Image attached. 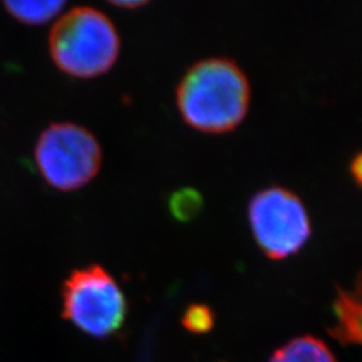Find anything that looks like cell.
I'll return each instance as SVG.
<instances>
[{
  "label": "cell",
  "mask_w": 362,
  "mask_h": 362,
  "mask_svg": "<svg viewBox=\"0 0 362 362\" xmlns=\"http://www.w3.org/2000/svg\"><path fill=\"white\" fill-rule=\"evenodd\" d=\"M251 88L245 71L231 59L207 58L184 74L176 89L182 119L194 129L221 134L247 116Z\"/></svg>",
  "instance_id": "1"
},
{
  "label": "cell",
  "mask_w": 362,
  "mask_h": 362,
  "mask_svg": "<svg viewBox=\"0 0 362 362\" xmlns=\"http://www.w3.org/2000/svg\"><path fill=\"white\" fill-rule=\"evenodd\" d=\"M52 61L71 77L95 78L116 65L121 39L112 19L91 7H76L54 25L49 39Z\"/></svg>",
  "instance_id": "2"
},
{
  "label": "cell",
  "mask_w": 362,
  "mask_h": 362,
  "mask_svg": "<svg viewBox=\"0 0 362 362\" xmlns=\"http://www.w3.org/2000/svg\"><path fill=\"white\" fill-rule=\"evenodd\" d=\"M127 298L113 275L98 264L70 274L62 288V315L81 332L107 338L122 327Z\"/></svg>",
  "instance_id": "3"
},
{
  "label": "cell",
  "mask_w": 362,
  "mask_h": 362,
  "mask_svg": "<svg viewBox=\"0 0 362 362\" xmlns=\"http://www.w3.org/2000/svg\"><path fill=\"white\" fill-rule=\"evenodd\" d=\"M35 163L49 185L70 192L85 187L98 175L103 149L86 128L57 122L42 132L35 145Z\"/></svg>",
  "instance_id": "4"
},
{
  "label": "cell",
  "mask_w": 362,
  "mask_h": 362,
  "mask_svg": "<svg viewBox=\"0 0 362 362\" xmlns=\"http://www.w3.org/2000/svg\"><path fill=\"white\" fill-rule=\"evenodd\" d=\"M248 221L259 248L274 260L296 255L310 239L308 209L299 196L282 187H269L251 199Z\"/></svg>",
  "instance_id": "5"
},
{
  "label": "cell",
  "mask_w": 362,
  "mask_h": 362,
  "mask_svg": "<svg viewBox=\"0 0 362 362\" xmlns=\"http://www.w3.org/2000/svg\"><path fill=\"white\" fill-rule=\"evenodd\" d=\"M336 322L327 329L329 334L339 344L360 345L361 344V297L360 287L356 291L338 288L333 302Z\"/></svg>",
  "instance_id": "6"
},
{
  "label": "cell",
  "mask_w": 362,
  "mask_h": 362,
  "mask_svg": "<svg viewBox=\"0 0 362 362\" xmlns=\"http://www.w3.org/2000/svg\"><path fill=\"white\" fill-rule=\"evenodd\" d=\"M269 362H337V360L322 339L302 336L288 341L276 350Z\"/></svg>",
  "instance_id": "7"
},
{
  "label": "cell",
  "mask_w": 362,
  "mask_h": 362,
  "mask_svg": "<svg viewBox=\"0 0 362 362\" xmlns=\"http://www.w3.org/2000/svg\"><path fill=\"white\" fill-rule=\"evenodd\" d=\"M65 1H4L6 11L16 21L30 26H40L52 21L65 7Z\"/></svg>",
  "instance_id": "8"
},
{
  "label": "cell",
  "mask_w": 362,
  "mask_h": 362,
  "mask_svg": "<svg viewBox=\"0 0 362 362\" xmlns=\"http://www.w3.org/2000/svg\"><path fill=\"white\" fill-rule=\"evenodd\" d=\"M203 209V197L197 191L184 188L172 194L169 200V211L179 221H191L199 216Z\"/></svg>",
  "instance_id": "9"
},
{
  "label": "cell",
  "mask_w": 362,
  "mask_h": 362,
  "mask_svg": "<svg viewBox=\"0 0 362 362\" xmlns=\"http://www.w3.org/2000/svg\"><path fill=\"white\" fill-rule=\"evenodd\" d=\"M182 326L194 334L209 333L215 326V313L203 303H194L187 308L181 318Z\"/></svg>",
  "instance_id": "10"
},
{
  "label": "cell",
  "mask_w": 362,
  "mask_h": 362,
  "mask_svg": "<svg viewBox=\"0 0 362 362\" xmlns=\"http://www.w3.org/2000/svg\"><path fill=\"white\" fill-rule=\"evenodd\" d=\"M350 170H351L353 177L356 179V182H357V184H361L362 157L360 153L351 160Z\"/></svg>",
  "instance_id": "11"
},
{
  "label": "cell",
  "mask_w": 362,
  "mask_h": 362,
  "mask_svg": "<svg viewBox=\"0 0 362 362\" xmlns=\"http://www.w3.org/2000/svg\"><path fill=\"white\" fill-rule=\"evenodd\" d=\"M112 4H113L115 7H119V8L134 10V8L146 6V1H112Z\"/></svg>",
  "instance_id": "12"
}]
</instances>
